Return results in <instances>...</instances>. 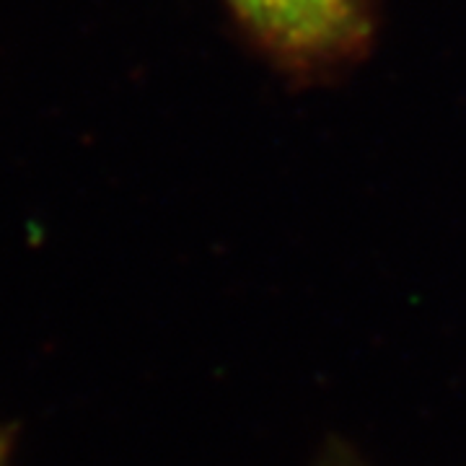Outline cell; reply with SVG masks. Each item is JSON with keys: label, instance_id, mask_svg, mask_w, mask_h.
Here are the masks:
<instances>
[{"label": "cell", "instance_id": "cell-1", "mask_svg": "<svg viewBox=\"0 0 466 466\" xmlns=\"http://www.w3.org/2000/svg\"><path fill=\"white\" fill-rule=\"evenodd\" d=\"M267 47L293 63H327L355 52L368 34L358 0H231Z\"/></svg>", "mask_w": 466, "mask_h": 466}, {"label": "cell", "instance_id": "cell-2", "mask_svg": "<svg viewBox=\"0 0 466 466\" xmlns=\"http://www.w3.org/2000/svg\"><path fill=\"white\" fill-rule=\"evenodd\" d=\"M8 456H11V441L0 431V466H8Z\"/></svg>", "mask_w": 466, "mask_h": 466}]
</instances>
